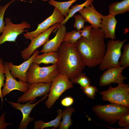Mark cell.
<instances>
[{"mask_svg":"<svg viewBox=\"0 0 129 129\" xmlns=\"http://www.w3.org/2000/svg\"><path fill=\"white\" fill-rule=\"evenodd\" d=\"M105 38L100 28H93L89 38L81 37L75 44L85 66L93 68L101 63L106 50Z\"/></svg>","mask_w":129,"mask_h":129,"instance_id":"1","label":"cell"},{"mask_svg":"<svg viewBox=\"0 0 129 129\" xmlns=\"http://www.w3.org/2000/svg\"><path fill=\"white\" fill-rule=\"evenodd\" d=\"M57 52L58 59L56 65L59 73L70 80L82 73L85 66L75 44L63 42Z\"/></svg>","mask_w":129,"mask_h":129,"instance_id":"2","label":"cell"},{"mask_svg":"<svg viewBox=\"0 0 129 129\" xmlns=\"http://www.w3.org/2000/svg\"><path fill=\"white\" fill-rule=\"evenodd\" d=\"M92 109L99 119L110 125L115 124L123 115L129 113V107L112 103L96 105Z\"/></svg>","mask_w":129,"mask_h":129,"instance_id":"3","label":"cell"},{"mask_svg":"<svg viewBox=\"0 0 129 129\" xmlns=\"http://www.w3.org/2000/svg\"><path fill=\"white\" fill-rule=\"evenodd\" d=\"M59 73L56 64L41 67L33 62L27 72V83L30 85L37 83H52Z\"/></svg>","mask_w":129,"mask_h":129,"instance_id":"4","label":"cell"},{"mask_svg":"<svg viewBox=\"0 0 129 129\" xmlns=\"http://www.w3.org/2000/svg\"><path fill=\"white\" fill-rule=\"evenodd\" d=\"M127 40L126 38L122 41L118 40H108L105 54L99 65L100 70H105L110 68L121 66L119 61L122 54L121 49Z\"/></svg>","mask_w":129,"mask_h":129,"instance_id":"5","label":"cell"},{"mask_svg":"<svg viewBox=\"0 0 129 129\" xmlns=\"http://www.w3.org/2000/svg\"><path fill=\"white\" fill-rule=\"evenodd\" d=\"M104 101L129 107V85L124 83L116 87L111 86L106 90L99 92Z\"/></svg>","mask_w":129,"mask_h":129,"instance_id":"6","label":"cell"},{"mask_svg":"<svg viewBox=\"0 0 129 129\" xmlns=\"http://www.w3.org/2000/svg\"><path fill=\"white\" fill-rule=\"evenodd\" d=\"M73 84L65 75L59 73L52 82L48 98L45 102L47 107L51 108L64 92L73 87Z\"/></svg>","mask_w":129,"mask_h":129,"instance_id":"7","label":"cell"},{"mask_svg":"<svg viewBox=\"0 0 129 129\" xmlns=\"http://www.w3.org/2000/svg\"><path fill=\"white\" fill-rule=\"evenodd\" d=\"M5 27L0 36V45L6 42H15L17 37L24 32H27L31 25L26 21H24L19 24H15L12 22L9 18H6L4 21Z\"/></svg>","mask_w":129,"mask_h":129,"instance_id":"8","label":"cell"},{"mask_svg":"<svg viewBox=\"0 0 129 129\" xmlns=\"http://www.w3.org/2000/svg\"><path fill=\"white\" fill-rule=\"evenodd\" d=\"M60 24L57 23L55 24L31 40V43L28 47L21 52V56L23 59L25 61L28 59L38 48L47 42L49 40V38L51 33Z\"/></svg>","mask_w":129,"mask_h":129,"instance_id":"9","label":"cell"},{"mask_svg":"<svg viewBox=\"0 0 129 129\" xmlns=\"http://www.w3.org/2000/svg\"><path fill=\"white\" fill-rule=\"evenodd\" d=\"M51 83H37L30 85L27 91L19 97L18 102L24 103L35 101L36 98L44 96L49 92Z\"/></svg>","mask_w":129,"mask_h":129,"instance_id":"10","label":"cell"},{"mask_svg":"<svg viewBox=\"0 0 129 129\" xmlns=\"http://www.w3.org/2000/svg\"><path fill=\"white\" fill-rule=\"evenodd\" d=\"M64 19V16L57 9L54 8L52 15L38 24L35 30L31 32L27 31L24 34L23 36L26 39L31 40L55 24L57 23H61Z\"/></svg>","mask_w":129,"mask_h":129,"instance_id":"11","label":"cell"},{"mask_svg":"<svg viewBox=\"0 0 129 129\" xmlns=\"http://www.w3.org/2000/svg\"><path fill=\"white\" fill-rule=\"evenodd\" d=\"M47 94L40 100L34 103H32L30 101L26 102L25 104H21L19 102L16 103L7 101L8 103L15 109L20 110L22 115V118L18 127V129H27L28 124L33 121L34 118L30 116L31 112L33 108L40 102L45 99L48 96Z\"/></svg>","mask_w":129,"mask_h":129,"instance_id":"12","label":"cell"},{"mask_svg":"<svg viewBox=\"0 0 129 129\" xmlns=\"http://www.w3.org/2000/svg\"><path fill=\"white\" fill-rule=\"evenodd\" d=\"M8 62H5L4 64L5 68V82L3 88L1 90L3 97L14 90H17L23 93L28 89L30 84L19 80H16L11 75L8 69Z\"/></svg>","mask_w":129,"mask_h":129,"instance_id":"13","label":"cell"},{"mask_svg":"<svg viewBox=\"0 0 129 129\" xmlns=\"http://www.w3.org/2000/svg\"><path fill=\"white\" fill-rule=\"evenodd\" d=\"M124 69L123 67L120 66L110 68L105 70L100 77L99 86H102L110 85L111 83L118 84L122 83L127 78L122 73Z\"/></svg>","mask_w":129,"mask_h":129,"instance_id":"14","label":"cell"},{"mask_svg":"<svg viewBox=\"0 0 129 129\" xmlns=\"http://www.w3.org/2000/svg\"><path fill=\"white\" fill-rule=\"evenodd\" d=\"M39 53L38 50H36L29 59L19 65H14L11 62H8V69L12 76L15 79L18 78L22 82L27 83V71L34 58Z\"/></svg>","mask_w":129,"mask_h":129,"instance_id":"15","label":"cell"},{"mask_svg":"<svg viewBox=\"0 0 129 129\" xmlns=\"http://www.w3.org/2000/svg\"><path fill=\"white\" fill-rule=\"evenodd\" d=\"M57 30L55 36L52 39L49 40L45 43L40 52L45 53L51 52H57L63 41L66 28L64 24L60 25L54 31L55 32Z\"/></svg>","mask_w":129,"mask_h":129,"instance_id":"16","label":"cell"},{"mask_svg":"<svg viewBox=\"0 0 129 129\" xmlns=\"http://www.w3.org/2000/svg\"><path fill=\"white\" fill-rule=\"evenodd\" d=\"M79 12L92 28L101 27L103 15L97 11L92 3L84 7Z\"/></svg>","mask_w":129,"mask_h":129,"instance_id":"17","label":"cell"},{"mask_svg":"<svg viewBox=\"0 0 129 129\" xmlns=\"http://www.w3.org/2000/svg\"><path fill=\"white\" fill-rule=\"evenodd\" d=\"M115 17V16L110 14L102 16L100 28L106 39L116 40L115 32L117 21Z\"/></svg>","mask_w":129,"mask_h":129,"instance_id":"18","label":"cell"},{"mask_svg":"<svg viewBox=\"0 0 129 129\" xmlns=\"http://www.w3.org/2000/svg\"><path fill=\"white\" fill-rule=\"evenodd\" d=\"M58 59L57 52H51L37 55L34 58L33 62L38 65L41 63L46 64H56Z\"/></svg>","mask_w":129,"mask_h":129,"instance_id":"19","label":"cell"},{"mask_svg":"<svg viewBox=\"0 0 129 129\" xmlns=\"http://www.w3.org/2000/svg\"><path fill=\"white\" fill-rule=\"evenodd\" d=\"M62 110L60 109L57 110L58 115L54 119L49 122H45L43 121L39 120L34 122V129H43L48 127H53L55 129L59 127L62 118Z\"/></svg>","mask_w":129,"mask_h":129,"instance_id":"20","label":"cell"},{"mask_svg":"<svg viewBox=\"0 0 129 129\" xmlns=\"http://www.w3.org/2000/svg\"><path fill=\"white\" fill-rule=\"evenodd\" d=\"M109 14L115 16L129 11V0H124L113 3L109 7Z\"/></svg>","mask_w":129,"mask_h":129,"instance_id":"21","label":"cell"},{"mask_svg":"<svg viewBox=\"0 0 129 129\" xmlns=\"http://www.w3.org/2000/svg\"><path fill=\"white\" fill-rule=\"evenodd\" d=\"M75 111L74 108L69 107L62 111V120L59 127L60 129H68L72 124V120L71 117L72 113Z\"/></svg>","mask_w":129,"mask_h":129,"instance_id":"22","label":"cell"},{"mask_svg":"<svg viewBox=\"0 0 129 129\" xmlns=\"http://www.w3.org/2000/svg\"><path fill=\"white\" fill-rule=\"evenodd\" d=\"M77 0H70L68 1L60 2L54 0H49L48 2L50 5L57 9L65 18L68 15L70 7Z\"/></svg>","mask_w":129,"mask_h":129,"instance_id":"23","label":"cell"},{"mask_svg":"<svg viewBox=\"0 0 129 129\" xmlns=\"http://www.w3.org/2000/svg\"><path fill=\"white\" fill-rule=\"evenodd\" d=\"M94 0H86L85 2L81 4L76 5L73 6L71 9H69L67 16L64 18V21L59 25L65 24L69 19L72 17L76 13L79 12L84 7L90 5L92 3Z\"/></svg>","mask_w":129,"mask_h":129,"instance_id":"24","label":"cell"},{"mask_svg":"<svg viewBox=\"0 0 129 129\" xmlns=\"http://www.w3.org/2000/svg\"><path fill=\"white\" fill-rule=\"evenodd\" d=\"M81 30L78 31L76 30L70 32H66L63 42L75 44L82 37L81 34Z\"/></svg>","mask_w":129,"mask_h":129,"instance_id":"25","label":"cell"},{"mask_svg":"<svg viewBox=\"0 0 129 129\" xmlns=\"http://www.w3.org/2000/svg\"><path fill=\"white\" fill-rule=\"evenodd\" d=\"M122 48L123 50L120 58L119 63L120 65L124 69L129 65V44L123 45Z\"/></svg>","mask_w":129,"mask_h":129,"instance_id":"26","label":"cell"},{"mask_svg":"<svg viewBox=\"0 0 129 129\" xmlns=\"http://www.w3.org/2000/svg\"><path fill=\"white\" fill-rule=\"evenodd\" d=\"M70 80L73 83L79 85L81 89L90 85L91 82L90 79L85 73H82Z\"/></svg>","mask_w":129,"mask_h":129,"instance_id":"27","label":"cell"},{"mask_svg":"<svg viewBox=\"0 0 129 129\" xmlns=\"http://www.w3.org/2000/svg\"><path fill=\"white\" fill-rule=\"evenodd\" d=\"M15 0H12L3 6L0 5V34L3 32L5 25L4 20L5 11L9 6Z\"/></svg>","mask_w":129,"mask_h":129,"instance_id":"28","label":"cell"},{"mask_svg":"<svg viewBox=\"0 0 129 129\" xmlns=\"http://www.w3.org/2000/svg\"><path fill=\"white\" fill-rule=\"evenodd\" d=\"M5 68L3 59L0 58V98L1 105L3 102V97H2L1 93V88L4 86V81L5 80Z\"/></svg>","mask_w":129,"mask_h":129,"instance_id":"29","label":"cell"},{"mask_svg":"<svg viewBox=\"0 0 129 129\" xmlns=\"http://www.w3.org/2000/svg\"><path fill=\"white\" fill-rule=\"evenodd\" d=\"M81 89L87 97L92 99L94 98L96 93L98 91L97 88L96 86L90 85Z\"/></svg>","mask_w":129,"mask_h":129,"instance_id":"30","label":"cell"},{"mask_svg":"<svg viewBox=\"0 0 129 129\" xmlns=\"http://www.w3.org/2000/svg\"><path fill=\"white\" fill-rule=\"evenodd\" d=\"M74 16L75 22L73 25L74 27L76 28L77 31H79L84 28V24L86 21L81 15H75Z\"/></svg>","mask_w":129,"mask_h":129,"instance_id":"31","label":"cell"},{"mask_svg":"<svg viewBox=\"0 0 129 129\" xmlns=\"http://www.w3.org/2000/svg\"><path fill=\"white\" fill-rule=\"evenodd\" d=\"M118 125L121 127H124L129 129V113L123 115L117 121Z\"/></svg>","mask_w":129,"mask_h":129,"instance_id":"32","label":"cell"},{"mask_svg":"<svg viewBox=\"0 0 129 129\" xmlns=\"http://www.w3.org/2000/svg\"><path fill=\"white\" fill-rule=\"evenodd\" d=\"M92 27L91 26H85L83 30H81V34L82 37L87 39L90 36Z\"/></svg>","mask_w":129,"mask_h":129,"instance_id":"33","label":"cell"},{"mask_svg":"<svg viewBox=\"0 0 129 129\" xmlns=\"http://www.w3.org/2000/svg\"><path fill=\"white\" fill-rule=\"evenodd\" d=\"M74 99L71 97H67L63 99L61 101V105L64 107H68L70 106L73 103Z\"/></svg>","mask_w":129,"mask_h":129,"instance_id":"34","label":"cell"},{"mask_svg":"<svg viewBox=\"0 0 129 129\" xmlns=\"http://www.w3.org/2000/svg\"><path fill=\"white\" fill-rule=\"evenodd\" d=\"M5 112L0 116V129H5L9 125L13 124L6 123L5 122Z\"/></svg>","mask_w":129,"mask_h":129,"instance_id":"35","label":"cell"},{"mask_svg":"<svg viewBox=\"0 0 129 129\" xmlns=\"http://www.w3.org/2000/svg\"><path fill=\"white\" fill-rule=\"evenodd\" d=\"M42 1L46 2L48 1V0H42Z\"/></svg>","mask_w":129,"mask_h":129,"instance_id":"36","label":"cell"},{"mask_svg":"<svg viewBox=\"0 0 129 129\" xmlns=\"http://www.w3.org/2000/svg\"><path fill=\"white\" fill-rule=\"evenodd\" d=\"M28 0L30 1H33L34 0Z\"/></svg>","mask_w":129,"mask_h":129,"instance_id":"37","label":"cell"},{"mask_svg":"<svg viewBox=\"0 0 129 129\" xmlns=\"http://www.w3.org/2000/svg\"><path fill=\"white\" fill-rule=\"evenodd\" d=\"M1 0H0V1Z\"/></svg>","mask_w":129,"mask_h":129,"instance_id":"38","label":"cell"}]
</instances>
